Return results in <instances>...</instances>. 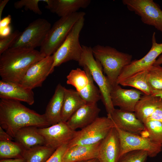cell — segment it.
Listing matches in <instances>:
<instances>
[{
    "instance_id": "obj_1",
    "label": "cell",
    "mask_w": 162,
    "mask_h": 162,
    "mask_svg": "<svg viewBox=\"0 0 162 162\" xmlns=\"http://www.w3.org/2000/svg\"><path fill=\"white\" fill-rule=\"evenodd\" d=\"M38 128L50 126L45 115L40 114L22 104L10 99L0 100V127L14 139L16 132L27 126Z\"/></svg>"
},
{
    "instance_id": "obj_2",
    "label": "cell",
    "mask_w": 162,
    "mask_h": 162,
    "mask_svg": "<svg viewBox=\"0 0 162 162\" xmlns=\"http://www.w3.org/2000/svg\"><path fill=\"white\" fill-rule=\"evenodd\" d=\"M45 57L35 49H8L0 55L1 80L19 83L29 68Z\"/></svg>"
},
{
    "instance_id": "obj_3",
    "label": "cell",
    "mask_w": 162,
    "mask_h": 162,
    "mask_svg": "<svg viewBox=\"0 0 162 162\" xmlns=\"http://www.w3.org/2000/svg\"><path fill=\"white\" fill-rule=\"evenodd\" d=\"M95 58L100 63L110 85L116 83L123 69L132 61V56L110 46L97 44L92 47Z\"/></svg>"
},
{
    "instance_id": "obj_4",
    "label": "cell",
    "mask_w": 162,
    "mask_h": 162,
    "mask_svg": "<svg viewBox=\"0 0 162 162\" xmlns=\"http://www.w3.org/2000/svg\"><path fill=\"white\" fill-rule=\"evenodd\" d=\"M82 52L78 64L83 67L86 66L89 70L93 79L100 90L101 100L104 104L107 115H110L115 108L111 99L112 86L107 77L103 74V69L100 62L94 58L92 47L82 45Z\"/></svg>"
},
{
    "instance_id": "obj_5",
    "label": "cell",
    "mask_w": 162,
    "mask_h": 162,
    "mask_svg": "<svg viewBox=\"0 0 162 162\" xmlns=\"http://www.w3.org/2000/svg\"><path fill=\"white\" fill-rule=\"evenodd\" d=\"M86 13L77 12L61 17L49 31L40 51L45 56L52 55L64 42L74 24Z\"/></svg>"
},
{
    "instance_id": "obj_6",
    "label": "cell",
    "mask_w": 162,
    "mask_h": 162,
    "mask_svg": "<svg viewBox=\"0 0 162 162\" xmlns=\"http://www.w3.org/2000/svg\"><path fill=\"white\" fill-rule=\"evenodd\" d=\"M85 21L84 17L79 20L74 24L64 42L52 55L54 62L52 73L55 67L70 60L78 62L82 52V47L79 41V36Z\"/></svg>"
},
{
    "instance_id": "obj_7",
    "label": "cell",
    "mask_w": 162,
    "mask_h": 162,
    "mask_svg": "<svg viewBox=\"0 0 162 162\" xmlns=\"http://www.w3.org/2000/svg\"><path fill=\"white\" fill-rule=\"evenodd\" d=\"M115 127L109 116L98 117L89 125L76 131L73 139L68 143V148L77 145H89L98 143Z\"/></svg>"
},
{
    "instance_id": "obj_8",
    "label": "cell",
    "mask_w": 162,
    "mask_h": 162,
    "mask_svg": "<svg viewBox=\"0 0 162 162\" xmlns=\"http://www.w3.org/2000/svg\"><path fill=\"white\" fill-rule=\"evenodd\" d=\"M51 27L50 23L44 19L34 20L21 32L10 48L34 50L40 47Z\"/></svg>"
},
{
    "instance_id": "obj_9",
    "label": "cell",
    "mask_w": 162,
    "mask_h": 162,
    "mask_svg": "<svg viewBox=\"0 0 162 162\" xmlns=\"http://www.w3.org/2000/svg\"><path fill=\"white\" fill-rule=\"evenodd\" d=\"M130 11L139 16L144 23L154 26L162 34V10L153 0H123Z\"/></svg>"
},
{
    "instance_id": "obj_10",
    "label": "cell",
    "mask_w": 162,
    "mask_h": 162,
    "mask_svg": "<svg viewBox=\"0 0 162 162\" xmlns=\"http://www.w3.org/2000/svg\"><path fill=\"white\" fill-rule=\"evenodd\" d=\"M119 135L121 146L119 157L123 154L133 150L147 151L148 157L156 156L162 150V145L152 142L146 137L129 133L115 127Z\"/></svg>"
},
{
    "instance_id": "obj_11",
    "label": "cell",
    "mask_w": 162,
    "mask_h": 162,
    "mask_svg": "<svg viewBox=\"0 0 162 162\" xmlns=\"http://www.w3.org/2000/svg\"><path fill=\"white\" fill-rule=\"evenodd\" d=\"M154 32L152 38V46L148 52L142 58L132 61L122 70L118 77L116 83H119L131 75L147 69L153 65L157 58L162 53V43L157 42Z\"/></svg>"
},
{
    "instance_id": "obj_12",
    "label": "cell",
    "mask_w": 162,
    "mask_h": 162,
    "mask_svg": "<svg viewBox=\"0 0 162 162\" xmlns=\"http://www.w3.org/2000/svg\"><path fill=\"white\" fill-rule=\"evenodd\" d=\"M53 62L52 55L36 62L29 68L19 83L23 87L31 90L42 86L48 76L52 73Z\"/></svg>"
},
{
    "instance_id": "obj_13",
    "label": "cell",
    "mask_w": 162,
    "mask_h": 162,
    "mask_svg": "<svg viewBox=\"0 0 162 162\" xmlns=\"http://www.w3.org/2000/svg\"><path fill=\"white\" fill-rule=\"evenodd\" d=\"M45 141V145L56 150L68 143L74 138L76 130H72L66 122L61 121L50 126L38 128Z\"/></svg>"
},
{
    "instance_id": "obj_14",
    "label": "cell",
    "mask_w": 162,
    "mask_h": 162,
    "mask_svg": "<svg viewBox=\"0 0 162 162\" xmlns=\"http://www.w3.org/2000/svg\"><path fill=\"white\" fill-rule=\"evenodd\" d=\"M144 94L135 89L122 88L117 83L112 86L110 97L113 106L126 111L134 112L137 102Z\"/></svg>"
},
{
    "instance_id": "obj_15",
    "label": "cell",
    "mask_w": 162,
    "mask_h": 162,
    "mask_svg": "<svg viewBox=\"0 0 162 162\" xmlns=\"http://www.w3.org/2000/svg\"><path fill=\"white\" fill-rule=\"evenodd\" d=\"M107 116L112 120L115 127L125 131L142 135L145 131L143 123L137 118L134 112L115 109L111 115Z\"/></svg>"
},
{
    "instance_id": "obj_16",
    "label": "cell",
    "mask_w": 162,
    "mask_h": 162,
    "mask_svg": "<svg viewBox=\"0 0 162 162\" xmlns=\"http://www.w3.org/2000/svg\"><path fill=\"white\" fill-rule=\"evenodd\" d=\"M120 149L118 133L116 128L114 127L100 142L98 159L100 162H117Z\"/></svg>"
},
{
    "instance_id": "obj_17",
    "label": "cell",
    "mask_w": 162,
    "mask_h": 162,
    "mask_svg": "<svg viewBox=\"0 0 162 162\" xmlns=\"http://www.w3.org/2000/svg\"><path fill=\"white\" fill-rule=\"evenodd\" d=\"M0 98L23 101L29 105L34 102L32 90L25 88L20 83L1 80H0Z\"/></svg>"
},
{
    "instance_id": "obj_18",
    "label": "cell",
    "mask_w": 162,
    "mask_h": 162,
    "mask_svg": "<svg viewBox=\"0 0 162 162\" xmlns=\"http://www.w3.org/2000/svg\"><path fill=\"white\" fill-rule=\"evenodd\" d=\"M100 111L97 103H86L79 108L66 122L73 130L82 129L93 122Z\"/></svg>"
},
{
    "instance_id": "obj_19",
    "label": "cell",
    "mask_w": 162,
    "mask_h": 162,
    "mask_svg": "<svg viewBox=\"0 0 162 162\" xmlns=\"http://www.w3.org/2000/svg\"><path fill=\"white\" fill-rule=\"evenodd\" d=\"M46 3L45 8L61 17L77 12L80 8H86L90 0H42Z\"/></svg>"
},
{
    "instance_id": "obj_20",
    "label": "cell",
    "mask_w": 162,
    "mask_h": 162,
    "mask_svg": "<svg viewBox=\"0 0 162 162\" xmlns=\"http://www.w3.org/2000/svg\"><path fill=\"white\" fill-rule=\"evenodd\" d=\"M100 142L92 145H77L68 148L63 156L62 162H76L98 159Z\"/></svg>"
},
{
    "instance_id": "obj_21",
    "label": "cell",
    "mask_w": 162,
    "mask_h": 162,
    "mask_svg": "<svg viewBox=\"0 0 162 162\" xmlns=\"http://www.w3.org/2000/svg\"><path fill=\"white\" fill-rule=\"evenodd\" d=\"M65 87L59 83L46 107L44 114L50 126L62 121L61 113Z\"/></svg>"
},
{
    "instance_id": "obj_22",
    "label": "cell",
    "mask_w": 162,
    "mask_h": 162,
    "mask_svg": "<svg viewBox=\"0 0 162 162\" xmlns=\"http://www.w3.org/2000/svg\"><path fill=\"white\" fill-rule=\"evenodd\" d=\"M38 128L32 126L22 128L16 132L14 140L25 150L45 145L44 138L39 132Z\"/></svg>"
},
{
    "instance_id": "obj_23",
    "label": "cell",
    "mask_w": 162,
    "mask_h": 162,
    "mask_svg": "<svg viewBox=\"0 0 162 162\" xmlns=\"http://www.w3.org/2000/svg\"><path fill=\"white\" fill-rule=\"evenodd\" d=\"M162 104V98L144 94L137 102L134 112L143 123Z\"/></svg>"
},
{
    "instance_id": "obj_24",
    "label": "cell",
    "mask_w": 162,
    "mask_h": 162,
    "mask_svg": "<svg viewBox=\"0 0 162 162\" xmlns=\"http://www.w3.org/2000/svg\"><path fill=\"white\" fill-rule=\"evenodd\" d=\"M86 103L76 90L65 88L61 113L62 121L66 122L79 108Z\"/></svg>"
},
{
    "instance_id": "obj_25",
    "label": "cell",
    "mask_w": 162,
    "mask_h": 162,
    "mask_svg": "<svg viewBox=\"0 0 162 162\" xmlns=\"http://www.w3.org/2000/svg\"><path fill=\"white\" fill-rule=\"evenodd\" d=\"M147 73L148 69L139 71L125 79L119 84L134 87L144 94H151L152 90L148 82Z\"/></svg>"
},
{
    "instance_id": "obj_26",
    "label": "cell",
    "mask_w": 162,
    "mask_h": 162,
    "mask_svg": "<svg viewBox=\"0 0 162 162\" xmlns=\"http://www.w3.org/2000/svg\"><path fill=\"white\" fill-rule=\"evenodd\" d=\"M56 150L45 145L25 150L23 158L25 162H46Z\"/></svg>"
},
{
    "instance_id": "obj_27",
    "label": "cell",
    "mask_w": 162,
    "mask_h": 162,
    "mask_svg": "<svg viewBox=\"0 0 162 162\" xmlns=\"http://www.w3.org/2000/svg\"><path fill=\"white\" fill-rule=\"evenodd\" d=\"M88 78V83L87 85L82 89L78 92L82 98L86 103H97L101 100L100 90L95 85L93 79L88 68L86 66L83 67Z\"/></svg>"
},
{
    "instance_id": "obj_28",
    "label": "cell",
    "mask_w": 162,
    "mask_h": 162,
    "mask_svg": "<svg viewBox=\"0 0 162 162\" xmlns=\"http://www.w3.org/2000/svg\"><path fill=\"white\" fill-rule=\"evenodd\" d=\"M25 150L15 141H0V159L23 158Z\"/></svg>"
},
{
    "instance_id": "obj_29",
    "label": "cell",
    "mask_w": 162,
    "mask_h": 162,
    "mask_svg": "<svg viewBox=\"0 0 162 162\" xmlns=\"http://www.w3.org/2000/svg\"><path fill=\"white\" fill-rule=\"evenodd\" d=\"M67 83L72 85L79 92L88 83V78L86 71L80 68L72 70L67 76Z\"/></svg>"
},
{
    "instance_id": "obj_30",
    "label": "cell",
    "mask_w": 162,
    "mask_h": 162,
    "mask_svg": "<svg viewBox=\"0 0 162 162\" xmlns=\"http://www.w3.org/2000/svg\"><path fill=\"white\" fill-rule=\"evenodd\" d=\"M143 124L147 137L154 143L162 145V123L156 120H147Z\"/></svg>"
},
{
    "instance_id": "obj_31",
    "label": "cell",
    "mask_w": 162,
    "mask_h": 162,
    "mask_svg": "<svg viewBox=\"0 0 162 162\" xmlns=\"http://www.w3.org/2000/svg\"><path fill=\"white\" fill-rule=\"evenodd\" d=\"M148 83L152 91L162 90V67L153 65L148 69Z\"/></svg>"
},
{
    "instance_id": "obj_32",
    "label": "cell",
    "mask_w": 162,
    "mask_h": 162,
    "mask_svg": "<svg viewBox=\"0 0 162 162\" xmlns=\"http://www.w3.org/2000/svg\"><path fill=\"white\" fill-rule=\"evenodd\" d=\"M148 153L143 150H133L126 152L120 156L117 162H145Z\"/></svg>"
},
{
    "instance_id": "obj_33",
    "label": "cell",
    "mask_w": 162,
    "mask_h": 162,
    "mask_svg": "<svg viewBox=\"0 0 162 162\" xmlns=\"http://www.w3.org/2000/svg\"><path fill=\"white\" fill-rule=\"evenodd\" d=\"M41 0H21L15 2L14 4V8L16 9L24 7L26 10H30L38 15H41L42 12L38 6L39 2Z\"/></svg>"
},
{
    "instance_id": "obj_34",
    "label": "cell",
    "mask_w": 162,
    "mask_h": 162,
    "mask_svg": "<svg viewBox=\"0 0 162 162\" xmlns=\"http://www.w3.org/2000/svg\"><path fill=\"white\" fill-rule=\"evenodd\" d=\"M21 32L16 30L8 36L0 39V55L10 48Z\"/></svg>"
},
{
    "instance_id": "obj_35",
    "label": "cell",
    "mask_w": 162,
    "mask_h": 162,
    "mask_svg": "<svg viewBox=\"0 0 162 162\" xmlns=\"http://www.w3.org/2000/svg\"><path fill=\"white\" fill-rule=\"evenodd\" d=\"M68 144H64L56 149L46 162H62L63 156L68 148Z\"/></svg>"
},
{
    "instance_id": "obj_36",
    "label": "cell",
    "mask_w": 162,
    "mask_h": 162,
    "mask_svg": "<svg viewBox=\"0 0 162 162\" xmlns=\"http://www.w3.org/2000/svg\"><path fill=\"white\" fill-rule=\"evenodd\" d=\"M149 120H156L162 123V104L156 109L146 121Z\"/></svg>"
},
{
    "instance_id": "obj_37",
    "label": "cell",
    "mask_w": 162,
    "mask_h": 162,
    "mask_svg": "<svg viewBox=\"0 0 162 162\" xmlns=\"http://www.w3.org/2000/svg\"><path fill=\"white\" fill-rule=\"evenodd\" d=\"M14 140L4 129L0 127V141H10Z\"/></svg>"
},
{
    "instance_id": "obj_38",
    "label": "cell",
    "mask_w": 162,
    "mask_h": 162,
    "mask_svg": "<svg viewBox=\"0 0 162 162\" xmlns=\"http://www.w3.org/2000/svg\"><path fill=\"white\" fill-rule=\"evenodd\" d=\"M11 29L9 25L7 27L0 28V38L6 37L11 33Z\"/></svg>"
},
{
    "instance_id": "obj_39",
    "label": "cell",
    "mask_w": 162,
    "mask_h": 162,
    "mask_svg": "<svg viewBox=\"0 0 162 162\" xmlns=\"http://www.w3.org/2000/svg\"><path fill=\"white\" fill-rule=\"evenodd\" d=\"M11 16L8 15L0 20V28L9 26V24L11 22Z\"/></svg>"
},
{
    "instance_id": "obj_40",
    "label": "cell",
    "mask_w": 162,
    "mask_h": 162,
    "mask_svg": "<svg viewBox=\"0 0 162 162\" xmlns=\"http://www.w3.org/2000/svg\"><path fill=\"white\" fill-rule=\"evenodd\" d=\"M0 162H25L23 158L0 159Z\"/></svg>"
},
{
    "instance_id": "obj_41",
    "label": "cell",
    "mask_w": 162,
    "mask_h": 162,
    "mask_svg": "<svg viewBox=\"0 0 162 162\" xmlns=\"http://www.w3.org/2000/svg\"><path fill=\"white\" fill-rule=\"evenodd\" d=\"M9 0H0V20L2 19V12L4 10V9L5 7L6 4L9 2Z\"/></svg>"
},
{
    "instance_id": "obj_42",
    "label": "cell",
    "mask_w": 162,
    "mask_h": 162,
    "mask_svg": "<svg viewBox=\"0 0 162 162\" xmlns=\"http://www.w3.org/2000/svg\"><path fill=\"white\" fill-rule=\"evenodd\" d=\"M151 94L162 98V90L153 91Z\"/></svg>"
},
{
    "instance_id": "obj_43",
    "label": "cell",
    "mask_w": 162,
    "mask_h": 162,
    "mask_svg": "<svg viewBox=\"0 0 162 162\" xmlns=\"http://www.w3.org/2000/svg\"><path fill=\"white\" fill-rule=\"evenodd\" d=\"M162 64V54L160 55L157 59L154 65H160Z\"/></svg>"
},
{
    "instance_id": "obj_44",
    "label": "cell",
    "mask_w": 162,
    "mask_h": 162,
    "mask_svg": "<svg viewBox=\"0 0 162 162\" xmlns=\"http://www.w3.org/2000/svg\"><path fill=\"white\" fill-rule=\"evenodd\" d=\"M76 162H100L98 159H94L91 160L80 161Z\"/></svg>"
}]
</instances>
